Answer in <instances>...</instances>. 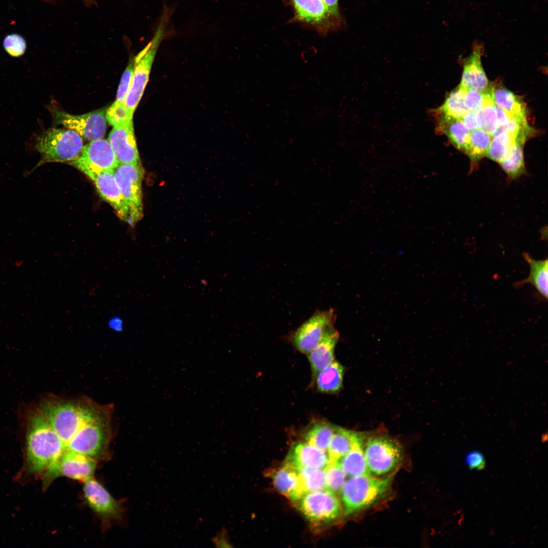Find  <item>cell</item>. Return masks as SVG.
Masks as SVG:
<instances>
[{"instance_id": "cell-37", "label": "cell", "mask_w": 548, "mask_h": 548, "mask_svg": "<svg viewBox=\"0 0 548 548\" xmlns=\"http://www.w3.org/2000/svg\"><path fill=\"white\" fill-rule=\"evenodd\" d=\"M5 51L11 56L18 57L23 55L26 49V42L20 35L13 33L7 35L3 41Z\"/></svg>"}, {"instance_id": "cell-14", "label": "cell", "mask_w": 548, "mask_h": 548, "mask_svg": "<svg viewBox=\"0 0 548 548\" xmlns=\"http://www.w3.org/2000/svg\"><path fill=\"white\" fill-rule=\"evenodd\" d=\"M83 492L90 508L105 520H118L122 508L107 490L93 476L83 482Z\"/></svg>"}, {"instance_id": "cell-5", "label": "cell", "mask_w": 548, "mask_h": 548, "mask_svg": "<svg viewBox=\"0 0 548 548\" xmlns=\"http://www.w3.org/2000/svg\"><path fill=\"white\" fill-rule=\"evenodd\" d=\"M67 163L90 178L102 199L114 209L120 219L129 224V209L117 185L114 170L102 169L78 159Z\"/></svg>"}, {"instance_id": "cell-40", "label": "cell", "mask_w": 548, "mask_h": 548, "mask_svg": "<svg viewBox=\"0 0 548 548\" xmlns=\"http://www.w3.org/2000/svg\"><path fill=\"white\" fill-rule=\"evenodd\" d=\"M211 541L216 547H232L233 546L230 541L228 530L225 527H222L214 536L212 537Z\"/></svg>"}, {"instance_id": "cell-8", "label": "cell", "mask_w": 548, "mask_h": 548, "mask_svg": "<svg viewBox=\"0 0 548 548\" xmlns=\"http://www.w3.org/2000/svg\"><path fill=\"white\" fill-rule=\"evenodd\" d=\"M296 501L301 513L315 525L331 523L341 515L339 499L336 493L327 489L307 493Z\"/></svg>"}, {"instance_id": "cell-44", "label": "cell", "mask_w": 548, "mask_h": 548, "mask_svg": "<svg viewBox=\"0 0 548 548\" xmlns=\"http://www.w3.org/2000/svg\"><path fill=\"white\" fill-rule=\"evenodd\" d=\"M123 325L122 319L118 316L112 317L108 322L109 327L117 331L121 330L123 328Z\"/></svg>"}, {"instance_id": "cell-35", "label": "cell", "mask_w": 548, "mask_h": 548, "mask_svg": "<svg viewBox=\"0 0 548 548\" xmlns=\"http://www.w3.org/2000/svg\"><path fill=\"white\" fill-rule=\"evenodd\" d=\"M492 86L485 91H480L472 88H466L464 96L465 106L468 111L476 112L485 104L487 98L491 94Z\"/></svg>"}, {"instance_id": "cell-4", "label": "cell", "mask_w": 548, "mask_h": 548, "mask_svg": "<svg viewBox=\"0 0 548 548\" xmlns=\"http://www.w3.org/2000/svg\"><path fill=\"white\" fill-rule=\"evenodd\" d=\"M113 408L85 424L66 446V449L97 461L107 455L112 434Z\"/></svg>"}, {"instance_id": "cell-34", "label": "cell", "mask_w": 548, "mask_h": 548, "mask_svg": "<svg viewBox=\"0 0 548 548\" xmlns=\"http://www.w3.org/2000/svg\"><path fill=\"white\" fill-rule=\"evenodd\" d=\"M323 470L326 489L335 493L340 491L346 482L347 475L339 462L329 460Z\"/></svg>"}, {"instance_id": "cell-42", "label": "cell", "mask_w": 548, "mask_h": 548, "mask_svg": "<svg viewBox=\"0 0 548 548\" xmlns=\"http://www.w3.org/2000/svg\"><path fill=\"white\" fill-rule=\"evenodd\" d=\"M332 15L338 20L342 21L338 8V0H323Z\"/></svg>"}, {"instance_id": "cell-20", "label": "cell", "mask_w": 548, "mask_h": 548, "mask_svg": "<svg viewBox=\"0 0 548 548\" xmlns=\"http://www.w3.org/2000/svg\"><path fill=\"white\" fill-rule=\"evenodd\" d=\"M339 333L333 326L324 334L315 348L308 353V358L314 375L329 365L333 361Z\"/></svg>"}, {"instance_id": "cell-32", "label": "cell", "mask_w": 548, "mask_h": 548, "mask_svg": "<svg viewBox=\"0 0 548 548\" xmlns=\"http://www.w3.org/2000/svg\"><path fill=\"white\" fill-rule=\"evenodd\" d=\"M516 139L505 131H496L492 136L486 156L500 163L507 155Z\"/></svg>"}, {"instance_id": "cell-25", "label": "cell", "mask_w": 548, "mask_h": 548, "mask_svg": "<svg viewBox=\"0 0 548 548\" xmlns=\"http://www.w3.org/2000/svg\"><path fill=\"white\" fill-rule=\"evenodd\" d=\"M344 367L337 361H333L316 375V384L318 390L324 393H332L338 390L342 386Z\"/></svg>"}, {"instance_id": "cell-23", "label": "cell", "mask_w": 548, "mask_h": 548, "mask_svg": "<svg viewBox=\"0 0 548 548\" xmlns=\"http://www.w3.org/2000/svg\"><path fill=\"white\" fill-rule=\"evenodd\" d=\"M363 442L361 434L353 432L351 448L339 461L346 475L350 477L369 473L365 460Z\"/></svg>"}, {"instance_id": "cell-39", "label": "cell", "mask_w": 548, "mask_h": 548, "mask_svg": "<svg viewBox=\"0 0 548 548\" xmlns=\"http://www.w3.org/2000/svg\"><path fill=\"white\" fill-rule=\"evenodd\" d=\"M465 461L470 469L482 470L486 467V460L483 453L478 450H472L467 453Z\"/></svg>"}, {"instance_id": "cell-6", "label": "cell", "mask_w": 548, "mask_h": 548, "mask_svg": "<svg viewBox=\"0 0 548 548\" xmlns=\"http://www.w3.org/2000/svg\"><path fill=\"white\" fill-rule=\"evenodd\" d=\"M402 456L399 444L394 439L385 435L370 438L364 449L367 471L378 476L393 472L401 462Z\"/></svg>"}, {"instance_id": "cell-13", "label": "cell", "mask_w": 548, "mask_h": 548, "mask_svg": "<svg viewBox=\"0 0 548 548\" xmlns=\"http://www.w3.org/2000/svg\"><path fill=\"white\" fill-rule=\"evenodd\" d=\"M134 58L135 66L130 89L125 104L132 115L138 106L148 82L151 67L160 42L157 36Z\"/></svg>"}, {"instance_id": "cell-38", "label": "cell", "mask_w": 548, "mask_h": 548, "mask_svg": "<svg viewBox=\"0 0 548 548\" xmlns=\"http://www.w3.org/2000/svg\"><path fill=\"white\" fill-rule=\"evenodd\" d=\"M134 66L135 63L133 59V60L129 62L122 75L117 90L115 102L125 103L126 96L131 84Z\"/></svg>"}, {"instance_id": "cell-1", "label": "cell", "mask_w": 548, "mask_h": 548, "mask_svg": "<svg viewBox=\"0 0 548 548\" xmlns=\"http://www.w3.org/2000/svg\"><path fill=\"white\" fill-rule=\"evenodd\" d=\"M28 422V467L33 473H44L65 450V446L38 408L31 414Z\"/></svg>"}, {"instance_id": "cell-24", "label": "cell", "mask_w": 548, "mask_h": 548, "mask_svg": "<svg viewBox=\"0 0 548 548\" xmlns=\"http://www.w3.org/2000/svg\"><path fill=\"white\" fill-rule=\"evenodd\" d=\"M494 104L503 109L511 117L527 119L524 101L509 90L501 86H492Z\"/></svg>"}, {"instance_id": "cell-36", "label": "cell", "mask_w": 548, "mask_h": 548, "mask_svg": "<svg viewBox=\"0 0 548 548\" xmlns=\"http://www.w3.org/2000/svg\"><path fill=\"white\" fill-rule=\"evenodd\" d=\"M133 115L128 111L125 103L115 101L108 107L106 112V120L113 126L133 119Z\"/></svg>"}, {"instance_id": "cell-10", "label": "cell", "mask_w": 548, "mask_h": 548, "mask_svg": "<svg viewBox=\"0 0 548 548\" xmlns=\"http://www.w3.org/2000/svg\"><path fill=\"white\" fill-rule=\"evenodd\" d=\"M96 461L66 449L44 473L45 483L48 484L59 476L84 482L93 476Z\"/></svg>"}, {"instance_id": "cell-33", "label": "cell", "mask_w": 548, "mask_h": 548, "mask_svg": "<svg viewBox=\"0 0 548 548\" xmlns=\"http://www.w3.org/2000/svg\"><path fill=\"white\" fill-rule=\"evenodd\" d=\"M475 113L478 129L492 136L496 131L498 124L492 92L483 107Z\"/></svg>"}, {"instance_id": "cell-21", "label": "cell", "mask_w": 548, "mask_h": 548, "mask_svg": "<svg viewBox=\"0 0 548 548\" xmlns=\"http://www.w3.org/2000/svg\"><path fill=\"white\" fill-rule=\"evenodd\" d=\"M272 478L277 490L289 499L296 501L301 498L298 470L285 462L272 474Z\"/></svg>"}, {"instance_id": "cell-31", "label": "cell", "mask_w": 548, "mask_h": 548, "mask_svg": "<svg viewBox=\"0 0 548 548\" xmlns=\"http://www.w3.org/2000/svg\"><path fill=\"white\" fill-rule=\"evenodd\" d=\"M492 136L480 129L470 131L466 154L472 164L478 162L486 155Z\"/></svg>"}, {"instance_id": "cell-26", "label": "cell", "mask_w": 548, "mask_h": 548, "mask_svg": "<svg viewBox=\"0 0 548 548\" xmlns=\"http://www.w3.org/2000/svg\"><path fill=\"white\" fill-rule=\"evenodd\" d=\"M353 434V431L335 427L327 450L329 460L339 462L348 453L352 444Z\"/></svg>"}, {"instance_id": "cell-9", "label": "cell", "mask_w": 548, "mask_h": 548, "mask_svg": "<svg viewBox=\"0 0 548 548\" xmlns=\"http://www.w3.org/2000/svg\"><path fill=\"white\" fill-rule=\"evenodd\" d=\"M108 107L82 115H74L51 108L50 111L56 124L77 132L82 138L92 141L102 139L107 130L106 112Z\"/></svg>"}, {"instance_id": "cell-27", "label": "cell", "mask_w": 548, "mask_h": 548, "mask_svg": "<svg viewBox=\"0 0 548 548\" xmlns=\"http://www.w3.org/2000/svg\"><path fill=\"white\" fill-rule=\"evenodd\" d=\"M335 429V427L329 423L316 422L305 433V442L327 452Z\"/></svg>"}, {"instance_id": "cell-30", "label": "cell", "mask_w": 548, "mask_h": 548, "mask_svg": "<svg viewBox=\"0 0 548 548\" xmlns=\"http://www.w3.org/2000/svg\"><path fill=\"white\" fill-rule=\"evenodd\" d=\"M466 89L459 85L448 95L443 104L434 110L461 119L468 112L464 104Z\"/></svg>"}, {"instance_id": "cell-19", "label": "cell", "mask_w": 548, "mask_h": 548, "mask_svg": "<svg viewBox=\"0 0 548 548\" xmlns=\"http://www.w3.org/2000/svg\"><path fill=\"white\" fill-rule=\"evenodd\" d=\"M437 130L445 134L457 149L466 153L470 131L461 119L433 110Z\"/></svg>"}, {"instance_id": "cell-22", "label": "cell", "mask_w": 548, "mask_h": 548, "mask_svg": "<svg viewBox=\"0 0 548 548\" xmlns=\"http://www.w3.org/2000/svg\"><path fill=\"white\" fill-rule=\"evenodd\" d=\"M523 257L530 266L529 276L525 279L514 284L516 288H520L527 283L532 285L540 295L547 299V259L535 260L528 254L523 253Z\"/></svg>"}, {"instance_id": "cell-11", "label": "cell", "mask_w": 548, "mask_h": 548, "mask_svg": "<svg viewBox=\"0 0 548 548\" xmlns=\"http://www.w3.org/2000/svg\"><path fill=\"white\" fill-rule=\"evenodd\" d=\"M295 19L315 28L323 35L336 29L342 21L336 19L323 0H288Z\"/></svg>"}, {"instance_id": "cell-18", "label": "cell", "mask_w": 548, "mask_h": 548, "mask_svg": "<svg viewBox=\"0 0 548 548\" xmlns=\"http://www.w3.org/2000/svg\"><path fill=\"white\" fill-rule=\"evenodd\" d=\"M77 159L105 170H114L119 164L110 142L104 139L84 146Z\"/></svg>"}, {"instance_id": "cell-2", "label": "cell", "mask_w": 548, "mask_h": 548, "mask_svg": "<svg viewBox=\"0 0 548 548\" xmlns=\"http://www.w3.org/2000/svg\"><path fill=\"white\" fill-rule=\"evenodd\" d=\"M393 472L382 477L368 473L350 477L340 490L343 518L370 506L389 490L395 475Z\"/></svg>"}, {"instance_id": "cell-7", "label": "cell", "mask_w": 548, "mask_h": 548, "mask_svg": "<svg viewBox=\"0 0 548 548\" xmlns=\"http://www.w3.org/2000/svg\"><path fill=\"white\" fill-rule=\"evenodd\" d=\"M120 193L129 213V224L133 227L143 217L142 182L144 175L142 164H122L114 170Z\"/></svg>"}, {"instance_id": "cell-29", "label": "cell", "mask_w": 548, "mask_h": 548, "mask_svg": "<svg viewBox=\"0 0 548 548\" xmlns=\"http://www.w3.org/2000/svg\"><path fill=\"white\" fill-rule=\"evenodd\" d=\"M298 470L301 497L311 492L326 489L323 469L303 468Z\"/></svg>"}, {"instance_id": "cell-15", "label": "cell", "mask_w": 548, "mask_h": 548, "mask_svg": "<svg viewBox=\"0 0 548 548\" xmlns=\"http://www.w3.org/2000/svg\"><path fill=\"white\" fill-rule=\"evenodd\" d=\"M108 140L119 163H142L136 144L133 119L113 126Z\"/></svg>"}, {"instance_id": "cell-28", "label": "cell", "mask_w": 548, "mask_h": 548, "mask_svg": "<svg viewBox=\"0 0 548 548\" xmlns=\"http://www.w3.org/2000/svg\"><path fill=\"white\" fill-rule=\"evenodd\" d=\"M525 142L520 139H517L507 155L499 163L503 170L511 179L519 176L524 170L523 148Z\"/></svg>"}, {"instance_id": "cell-41", "label": "cell", "mask_w": 548, "mask_h": 548, "mask_svg": "<svg viewBox=\"0 0 548 548\" xmlns=\"http://www.w3.org/2000/svg\"><path fill=\"white\" fill-rule=\"evenodd\" d=\"M461 120L469 131L478 129L475 112L468 111Z\"/></svg>"}, {"instance_id": "cell-3", "label": "cell", "mask_w": 548, "mask_h": 548, "mask_svg": "<svg viewBox=\"0 0 548 548\" xmlns=\"http://www.w3.org/2000/svg\"><path fill=\"white\" fill-rule=\"evenodd\" d=\"M34 146L41 155L35 169L48 162L74 161L80 156L84 145L82 138L75 131L51 127L36 138Z\"/></svg>"}, {"instance_id": "cell-43", "label": "cell", "mask_w": 548, "mask_h": 548, "mask_svg": "<svg viewBox=\"0 0 548 548\" xmlns=\"http://www.w3.org/2000/svg\"><path fill=\"white\" fill-rule=\"evenodd\" d=\"M495 110L498 127L506 125L509 121L510 116L503 109L496 105Z\"/></svg>"}, {"instance_id": "cell-16", "label": "cell", "mask_w": 548, "mask_h": 548, "mask_svg": "<svg viewBox=\"0 0 548 548\" xmlns=\"http://www.w3.org/2000/svg\"><path fill=\"white\" fill-rule=\"evenodd\" d=\"M483 51L482 44L479 41L474 42L471 53L464 60L463 74L460 84L461 86L482 91L489 87V81L481 61Z\"/></svg>"}, {"instance_id": "cell-17", "label": "cell", "mask_w": 548, "mask_h": 548, "mask_svg": "<svg viewBox=\"0 0 548 548\" xmlns=\"http://www.w3.org/2000/svg\"><path fill=\"white\" fill-rule=\"evenodd\" d=\"M328 461L326 452L306 442H299L291 447L285 462L299 469L303 468H323Z\"/></svg>"}, {"instance_id": "cell-12", "label": "cell", "mask_w": 548, "mask_h": 548, "mask_svg": "<svg viewBox=\"0 0 548 548\" xmlns=\"http://www.w3.org/2000/svg\"><path fill=\"white\" fill-rule=\"evenodd\" d=\"M336 314L332 309L317 311L292 334L293 344L300 352L308 354L325 332L334 326Z\"/></svg>"}]
</instances>
